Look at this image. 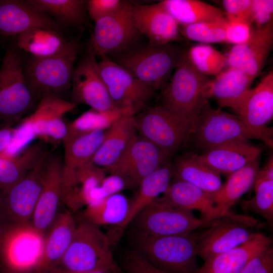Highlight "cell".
Returning a JSON list of instances; mask_svg holds the SVG:
<instances>
[{
  "mask_svg": "<svg viewBox=\"0 0 273 273\" xmlns=\"http://www.w3.org/2000/svg\"><path fill=\"white\" fill-rule=\"evenodd\" d=\"M107 234L99 226L82 221L76 225L72 242L53 273H86L108 270L124 273L113 257Z\"/></svg>",
  "mask_w": 273,
  "mask_h": 273,
  "instance_id": "1",
  "label": "cell"
},
{
  "mask_svg": "<svg viewBox=\"0 0 273 273\" xmlns=\"http://www.w3.org/2000/svg\"><path fill=\"white\" fill-rule=\"evenodd\" d=\"M208 80L189 62L184 50L169 80L162 89L163 107L175 114L191 128L208 99L204 87Z\"/></svg>",
  "mask_w": 273,
  "mask_h": 273,
  "instance_id": "2",
  "label": "cell"
},
{
  "mask_svg": "<svg viewBox=\"0 0 273 273\" xmlns=\"http://www.w3.org/2000/svg\"><path fill=\"white\" fill-rule=\"evenodd\" d=\"M78 48V42L74 40L58 55L44 58L30 56L26 60L23 58L24 75L39 102L48 96L64 99L65 95L71 88Z\"/></svg>",
  "mask_w": 273,
  "mask_h": 273,
  "instance_id": "3",
  "label": "cell"
},
{
  "mask_svg": "<svg viewBox=\"0 0 273 273\" xmlns=\"http://www.w3.org/2000/svg\"><path fill=\"white\" fill-rule=\"evenodd\" d=\"M199 233L149 237L133 235L135 251L151 264L168 273H196Z\"/></svg>",
  "mask_w": 273,
  "mask_h": 273,
  "instance_id": "4",
  "label": "cell"
},
{
  "mask_svg": "<svg viewBox=\"0 0 273 273\" xmlns=\"http://www.w3.org/2000/svg\"><path fill=\"white\" fill-rule=\"evenodd\" d=\"M23 61L15 44L7 48L0 68V124L13 126L39 103L26 81Z\"/></svg>",
  "mask_w": 273,
  "mask_h": 273,
  "instance_id": "5",
  "label": "cell"
},
{
  "mask_svg": "<svg viewBox=\"0 0 273 273\" xmlns=\"http://www.w3.org/2000/svg\"><path fill=\"white\" fill-rule=\"evenodd\" d=\"M184 49L173 43L130 49L122 53L118 64L155 90L169 80Z\"/></svg>",
  "mask_w": 273,
  "mask_h": 273,
  "instance_id": "6",
  "label": "cell"
},
{
  "mask_svg": "<svg viewBox=\"0 0 273 273\" xmlns=\"http://www.w3.org/2000/svg\"><path fill=\"white\" fill-rule=\"evenodd\" d=\"M263 226L253 216L230 211L213 219L199 233L197 255L205 260L229 251L248 241Z\"/></svg>",
  "mask_w": 273,
  "mask_h": 273,
  "instance_id": "7",
  "label": "cell"
},
{
  "mask_svg": "<svg viewBox=\"0 0 273 273\" xmlns=\"http://www.w3.org/2000/svg\"><path fill=\"white\" fill-rule=\"evenodd\" d=\"M129 225L133 235L160 237L185 235L207 224L193 211L165 203L158 198L142 210Z\"/></svg>",
  "mask_w": 273,
  "mask_h": 273,
  "instance_id": "8",
  "label": "cell"
},
{
  "mask_svg": "<svg viewBox=\"0 0 273 273\" xmlns=\"http://www.w3.org/2000/svg\"><path fill=\"white\" fill-rule=\"evenodd\" d=\"M190 137L198 147L205 151L234 142L256 139L238 116L220 108L215 109L208 102L197 118Z\"/></svg>",
  "mask_w": 273,
  "mask_h": 273,
  "instance_id": "9",
  "label": "cell"
},
{
  "mask_svg": "<svg viewBox=\"0 0 273 273\" xmlns=\"http://www.w3.org/2000/svg\"><path fill=\"white\" fill-rule=\"evenodd\" d=\"M253 132L256 139L272 148V130L267 125L273 117V71L267 73L229 106Z\"/></svg>",
  "mask_w": 273,
  "mask_h": 273,
  "instance_id": "10",
  "label": "cell"
},
{
  "mask_svg": "<svg viewBox=\"0 0 273 273\" xmlns=\"http://www.w3.org/2000/svg\"><path fill=\"white\" fill-rule=\"evenodd\" d=\"M134 116L139 136L169 156L190 138L191 127L162 106L150 107Z\"/></svg>",
  "mask_w": 273,
  "mask_h": 273,
  "instance_id": "11",
  "label": "cell"
},
{
  "mask_svg": "<svg viewBox=\"0 0 273 273\" xmlns=\"http://www.w3.org/2000/svg\"><path fill=\"white\" fill-rule=\"evenodd\" d=\"M44 238L31 223L7 225L0 240V253L6 265L17 272L35 269L42 254Z\"/></svg>",
  "mask_w": 273,
  "mask_h": 273,
  "instance_id": "12",
  "label": "cell"
},
{
  "mask_svg": "<svg viewBox=\"0 0 273 273\" xmlns=\"http://www.w3.org/2000/svg\"><path fill=\"white\" fill-rule=\"evenodd\" d=\"M49 154L47 151L24 177L0 192V209L9 225L30 223L42 187Z\"/></svg>",
  "mask_w": 273,
  "mask_h": 273,
  "instance_id": "13",
  "label": "cell"
},
{
  "mask_svg": "<svg viewBox=\"0 0 273 273\" xmlns=\"http://www.w3.org/2000/svg\"><path fill=\"white\" fill-rule=\"evenodd\" d=\"M131 7L126 2L117 12L95 22L89 51L102 57L130 49L140 34L132 20Z\"/></svg>",
  "mask_w": 273,
  "mask_h": 273,
  "instance_id": "14",
  "label": "cell"
},
{
  "mask_svg": "<svg viewBox=\"0 0 273 273\" xmlns=\"http://www.w3.org/2000/svg\"><path fill=\"white\" fill-rule=\"evenodd\" d=\"M101 58L98 62L100 71L115 106L130 109L135 115L143 110L155 90L108 56Z\"/></svg>",
  "mask_w": 273,
  "mask_h": 273,
  "instance_id": "15",
  "label": "cell"
},
{
  "mask_svg": "<svg viewBox=\"0 0 273 273\" xmlns=\"http://www.w3.org/2000/svg\"><path fill=\"white\" fill-rule=\"evenodd\" d=\"M169 157L154 144L137 135L119 159L106 170L124 178L129 187H138L145 178L166 162Z\"/></svg>",
  "mask_w": 273,
  "mask_h": 273,
  "instance_id": "16",
  "label": "cell"
},
{
  "mask_svg": "<svg viewBox=\"0 0 273 273\" xmlns=\"http://www.w3.org/2000/svg\"><path fill=\"white\" fill-rule=\"evenodd\" d=\"M96 57L88 51L75 68L70 101L75 105H87L99 111L118 108L109 94Z\"/></svg>",
  "mask_w": 273,
  "mask_h": 273,
  "instance_id": "17",
  "label": "cell"
},
{
  "mask_svg": "<svg viewBox=\"0 0 273 273\" xmlns=\"http://www.w3.org/2000/svg\"><path fill=\"white\" fill-rule=\"evenodd\" d=\"M273 47V21L253 29L249 39L225 55L227 67L239 68L254 78L264 67Z\"/></svg>",
  "mask_w": 273,
  "mask_h": 273,
  "instance_id": "18",
  "label": "cell"
},
{
  "mask_svg": "<svg viewBox=\"0 0 273 273\" xmlns=\"http://www.w3.org/2000/svg\"><path fill=\"white\" fill-rule=\"evenodd\" d=\"M131 15L134 25L153 46L181 40L179 25L160 2L151 5H133Z\"/></svg>",
  "mask_w": 273,
  "mask_h": 273,
  "instance_id": "19",
  "label": "cell"
},
{
  "mask_svg": "<svg viewBox=\"0 0 273 273\" xmlns=\"http://www.w3.org/2000/svg\"><path fill=\"white\" fill-rule=\"evenodd\" d=\"M63 158L49 153L41 190L31 220V225L46 235L57 216L61 201Z\"/></svg>",
  "mask_w": 273,
  "mask_h": 273,
  "instance_id": "20",
  "label": "cell"
},
{
  "mask_svg": "<svg viewBox=\"0 0 273 273\" xmlns=\"http://www.w3.org/2000/svg\"><path fill=\"white\" fill-rule=\"evenodd\" d=\"M106 176L105 170L93 163L74 168L63 166L61 178V201L75 212L89 202L93 190Z\"/></svg>",
  "mask_w": 273,
  "mask_h": 273,
  "instance_id": "21",
  "label": "cell"
},
{
  "mask_svg": "<svg viewBox=\"0 0 273 273\" xmlns=\"http://www.w3.org/2000/svg\"><path fill=\"white\" fill-rule=\"evenodd\" d=\"M35 28L61 30V27L50 17L30 6L26 1L0 0V36H17Z\"/></svg>",
  "mask_w": 273,
  "mask_h": 273,
  "instance_id": "22",
  "label": "cell"
},
{
  "mask_svg": "<svg viewBox=\"0 0 273 273\" xmlns=\"http://www.w3.org/2000/svg\"><path fill=\"white\" fill-rule=\"evenodd\" d=\"M168 160L141 182L136 193L129 201L125 218L121 224L114 226L110 234H107L112 245L119 240L134 217L166 191L173 176L172 164Z\"/></svg>",
  "mask_w": 273,
  "mask_h": 273,
  "instance_id": "23",
  "label": "cell"
},
{
  "mask_svg": "<svg viewBox=\"0 0 273 273\" xmlns=\"http://www.w3.org/2000/svg\"><path fill=\"white\" fill-rule=\"evenodd\" d=\"M76 224L70 211L58 214L46 233L41 258L36 273H53L67 251L73 239Z\"/></svg>",
  "mask_w": 273,
  "mask_h": 273,
  "instance_id": "24",
  "label": "cell"
},
{
  "mask_svg": "<svg viewBox=\"0 0 273 273\" xmlns=\"http://www.w3.org/2000/svg\"><path fill=\"white\" fill-rule=\"evenodd\" d=\"M271 244L270 237L258 232L239 246L205 260L196 273H241L252 258Z\"/></svg>",
  "mask_w": 273,
  "mask_h": 273,
  "instance_id": "25",
  "label": "cell"
},
{
  "mask_svg": "<svg viewBox=\"0 0 273 273\" xmlns=\"http://www.w3.org/2000/svg\"><path fill=\"white\" fill-rule=\"evenodd\" d=\"M261 152L249 141H237L207 150L198 156L219 174L229 176L259 159Z\"/></svg>",
  "mask_w": 273,
  "mask_h": 273,
  "instance_id": "26",
  "label": "cell"
},
{
  "mask_svg": "<svg viewBox=\"0 0 273 273\" xmlns=\"http://www.w3.org/2000/svg\"><path fill=\"white\" fill-rule=\"evenodd\" d=\"M134 116L121 117L105 131L103 142L93 159L94 164L106 170L119 159L138 135Z\"/></svg>",
  "mask_w": 273,
  "mask_h": 273,
  "instance_id": "27",
  "label": "cell"
},
{
  "mask_svg": "<svg viewBox=\"0 0 273 273\" xmlns=\"http://www.w3.org/2000/svg\"><path fill=\"white\" fill-rule=\"evenodd\" d=\"M158 199L176 207L192 211H199L202 215L201 218L207 226L216 218L212 194L178 179L171 181L163 196Z\"/></svg>",
  "mask_w": 273,
  "mask_h": 273,
  "instance_id": "28",
  "label": "cell"
},
{
  "mask_svg": "<svg viewBox=\"0 0 273 273\" xmlns=\"http://www.w3.org/2000/svg\"><path fill=\"white\" fill-rule=\"evenodd\" d=\"M61 31L49 28H33L16 36L14 44L21 52L33 57L57 55L65 51L74 41L66 38Z\"/></svg>",
  "mask_w": 273,
  "mask_h": 273,
  "instance_id": "29",
  "label": "cell"
},
{
  "mask_svg": "<svg viewBox=\"0 0 273 273\" xmlns=\"http://www.w3.org/2000/svg\"><path fill=\"white\" fill-rule=\"evenodd\" d=\"M214 77L207 81L204 93L207 99H214L220 109L229 107L250 88L254 80L240 69L230 67Z\"/></svg>",
  "mask_w": 273,
  "mask_h": 273,
  "instance_id": "30",
  "label": "cell"
},
{
  "mask_svg": "<svg viewBox=\"0 0 273 273\" xmlns=\"http://www.w3.org/2000/svg\"><path fill=\"white\" fill-rule=\"evenodd\" d=\"M259 164L258 159L231 174L219 191L212 194L216 217L230 211L238 200L254 186Z\"/></svg>",
  "mask_w": 273,
  "mask_h": 273,
  "instance_id": "31",
  "label": "cell"
},
{
  "mask_svg": "<svg viewBox=\"0 0 273 273\" xmlns=\"http://www.w3.org/2000/svg\"><path fill=\"white\" fill-rule=\"evenodd\" d=\"M172 166L175 178L207 193L217 192L223 184L220 174L200 160L197 154H184L176 159Z\"/></svg>",
  "mask_w": 273,
  "mask_h": 273,
  "instance_id": "32",
  "label": "cell"
},
{
  "mask_svg": "<svg viewBox=\"0 0 273 273\" xmlns=\"http://www.w3.org/2000/svg\"><path fill=\"white\" fill-rule=\"evenodd\" d=\"M76 106L66 100L52 96L44 97L34 112L21 120L20 126L28 128L34 136L46 140L49 130L63 120V116Z\"/></svg>",
  "mask_w": 273,
  "mask_h": 273,
  "instance_id": "33",
  "label": "cell"
},
{
  "mask_svg": "<svg viewBox=\"0 0 273 273\" xmlns=\"http://www.w3.org/2000/svg\"><path fill=\"white\" fill-rule=\"evenodd\" d=\"M43 142L38 141L22 153L0 155V191L5 192L20 181L32 169L47 151Z\"/></svg>",
  "mask_w": 273,
  "mask_h": 273,
  "instance_id": "34",
  "label": "cell"
},
{
  "mask_svg": "<svg viewBox=\"0 0 273 273\" xmlns=\"http://www.w3.org/2000/svg\"><path fill=\"white\" fill-rule=\"evenodd\" d=\"M105 131L68 132L62 142L64 147L63 166L74 168L93 163V159L103 142Z\"/></svg>",
  "mask_w": 273,
  "mask_h": 273,
  "instance_id": "35",
  "label": "cell"
},
{
  "mask_svg": "<svg viewBox=\"0 0 273 273\" xmlns=\"http://www.w3.org/2000/svg\"><path fill=\"white\" fill-rule=\"evenodd\" d=\"M178 25L225 19L223 10L199 0H164L160 1Z\"/></svg>",
  "mask_w": 273,
  "mask_h": 273,
  "instance_id": "36",
  "label": "cell"
},
{
  "mask_svg": "<svg viewBox=\"0 0 273 273\" xmlns=\"http://www.w3.org/2000/svg\"><path fill=\"white\" fill-rule=\"evenodd\" d=\"M26 2L36 10L53 19L62 27L80 26L86 18V1L27 0Z\"/></svg>",
  "mask_w": 273,
  "mask_h": 273,
  "instance_id": "37",
  "label": "cell"
},
{
  "mask_svg": "<svg viewBox=\"0 0 273 273\" xmlns=\"http://www.w3.org/2000/svg\"><path fill=\"white\" fill-rule=\"evenodd\" d=\"M129 201L121 193L105 198L86 206L82 213L83 221L98 226L121 224L125 218Z\"/></svg>",
  "mask_w": 273,
  "mask_h": 273,
  "instance_id": "38",
  "label": "cell"
},
{
  "mask_svg": "<svg viewBox=\"0 0 273 273\" xmlns=\"http://www.w3.org/2000/svg\"><path fill=\"white\" fill-rule=\"evenodd\" d=\"M127 115L134 116L135 114L127 109L116 108L106 111H99L90 109L67 124L68 132L105 131L120 118Z\"/></svg>",
  "mask_w": 273,
  "mask_h": 273,
  "instance_id": "39",
  "label": "cell"
},
{
  "mask_svg": "<svg viewBox=\"0 0 273 273\" xmlns=\"http://www.w3.org/2000/svg\"><path fill=\"white\" fill-rule=\"evenodd\" d=\"M187 54L193 67L206 76H215L227 67L226 55L208 44L193 46Z\"/></svg>",
  "mask_w": 273,
  "mask_h": 273,
  "instance_id": "40",
  "label": "cell"
},
{
  "mask_svg": "<svg viewBox=\"0 0 273 273\" xmlns=\"http://www.w3.org/2000/svg\"><path fill=\"white\" fill-rule=\"evenodd\" d=\"M226 18L223 20L179 25L183 38L208 44L225 43Z\"/></svg>",
  "mask_w": 273,
  "mask_h": 273,
  "instance_id": "41",
  "label": "cell"
},
{
  "mask_svg": "<svg viewBox=\"0 0 273 273\" xmlns=\"http://www.w3.org/2000/svg\"><path fill=\"white\" fill-rule=\"evenodd\" d=\"M255 195L246 201L244 207L263 217L270 225L273 223V180L256 179L254 184Z\"/></svg>",
  "mask_w": 273,
  "mask_h": 273,
  "instance_id": "42",
  "label": "cell"
},
{
  "mask_svg": "<svg viewBox=\"0 0 273 273\" xmlns=\"http://www.w3.org/2000/svg\"><path fill=\"white\" fill-rule=\"evenodd\" d=\"M252 0H223L221 4L225 18L230 21L243 22L252 26Z\"/></svg>",
  "mask_w": 273,
  "mask_h": 273,
  "instance_id": "43",
  "label": "cell"
},
{
  "mask_svg": "<svg viewBox=\"0 0 273 273\" xmlns=\"http://www.w3.org/2000/svg\"><path fill=\"white\" fill-rule=\"evenodd\" d=\"M125 3L121 0H89L86 1V10L90 18L96 22L117 12Z\"/></svg>",
  "mask_w": 273,
  "mask_h": 273,
  "instance_id": "44",
  "label": "cell"
},
{
  "mask_svg": "<svg viewBox=\"0 0 273 273\" xmlns=\"http://www.w3.org/2000/svg\"><path fill=\"white\" fill-rule=\"evenodd\" d=\"M123 267L124 273H168L151 264L135 250L125 255Z\"/></svg>",
  "mask_w": 273,
  "mask_h": 273,
  "instance_id": "45",
  "label": "cell"
},
{
  "mask_svg": "<svg viewBox=\"0 0 273 273\" xmlns=\"http://www.w3.org/2000/svg\"><path fill=\"white\" fill-rule=\"evenodd\" d=\"M252 26L249 23L230 21L226 19L225 43L236 46L247 41L252 33Z\"/></svg>",
  "mask_w": 273,
  "mask_h": 273,
  "instance_id": "46",
  "label": "cell"
},
{
  "mask_svg": "<svg viewBox=\"0 0 273 273\" xmlns=\"http://www.w3.org/2000/svg\"><path fill=\"white\" fill-rule=\"evenodd\" d=\"M251 15L255 28L262 27L273 21L272 0H252Z\"/></svg>",
  "mask_w": 273,
  "mask_h": 273,
  "instance_id": "47",
  "label": "cell"
},
{
  "mask_svg": "<svg viewBox=\"0 0 273 273\" xmlns=\"http://www.w3.org/2000/svg\"><path fill=\"white\" fill-rule=\"evenodd\" d=\"M241 273H273L272 246L252 258Z\"/></svg>",
  "mask_w": 273,
  "mask_h": 273,
  "instance_id": "48",
  "label": "cell"
},
{
  "mask_svg": "<svg viewBox=\"0 0 273 273\" xmlns=\"http://www.w3.org/2000/svg\"><path fill=\"white\" fill-rule=\"evenodd\" d=\"M125 179L120 175L110 173L105 176L98 187L97 191L100 200L120 192L128 187Z\"/></svg>",
  "mask_w": 273,
  "mask_h": 273,
  "instance_id": "49",
  "label": "cell"
},
{
  "mask_svg": "<svg viewBox=\"0 0 273 273\" xmlns=\"http://www.w3.org/2000/svg\"><path fill=\"white\" fill-rule=\"evenodd\" d=\"M17 130L12 125L0 124V155L6 152L14 139Z\"/></svg>",
  "mask_w": 273,
  "mask_h": 273,
  "instance_id": "50",
  "label": "cell"
},
{
  "mask_svg": "<svg viewBox=\"0 0 273 273\" xmlns=\"http://www.w3.org/2000/svg\"><path fill=\"white\" fill-rule=\"evenodd\" d=\"M265 179L273 180V158L271 156L262 169H259L256 179Z\"/></svg>",
  "mask_w": 273,
  "mask_h": 273,
  "instance_id": "51",
  "label": "cell"
},
{
  "mask_svg": "<svg viewBox=\"0 0 273 273\" xmlns=\"http://www.w3.org/2000/svg\"><path fill=\"white\" fill-rule=\"evenodd\" d=\"M86 273H112L111 271L108 270L101 269L97 270L92 271H89Z\"/></svg>",
  "mask_w": 273,
  "mask_h": 273,
  "instance_id": "52",
  "label": "cell"
},
{
  "mask_svg": "<svg viewBox=\"0 0 273 273\" xmlns=\"http://www.w3.org/2000/svg\"><path fill=\"white\" fill-rule=\"evenodd\" d=\"M6 226H4L0 222V240Z\"/></svg>",
  "mask_w": 273,
  "mask_h": 273,
  "instance_id": "53",
  "label": "cell"
}]
</instances>
